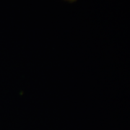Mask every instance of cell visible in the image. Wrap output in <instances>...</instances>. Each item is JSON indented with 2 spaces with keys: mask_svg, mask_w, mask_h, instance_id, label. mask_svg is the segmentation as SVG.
Masks as SVG:
<instances>
[{
  "mask_svg": "<svg viewBox=\"0 0 130 130\" xmlns=\"http://www.w3.org/2000/svg\"><path fill=\"white\" fill-rule=\"evenodd\" d=\"M66 1H69V2H74L76 0H66Z\"/></svg>",
  "mask_w": 130,
  "mask_h": 130,
  "instance_id": "obj_1",
  "label": "cell"
}]
</instances>
